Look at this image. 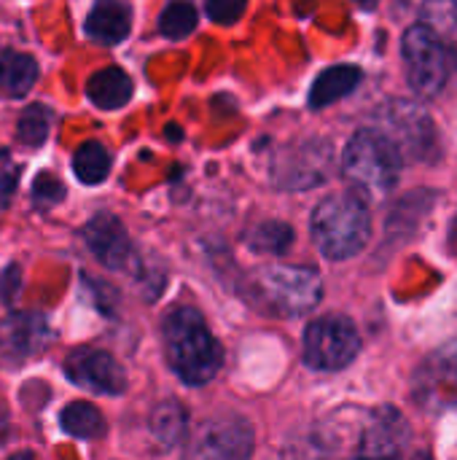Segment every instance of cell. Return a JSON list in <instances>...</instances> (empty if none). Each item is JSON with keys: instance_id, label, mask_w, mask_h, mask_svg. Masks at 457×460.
Listing matches in <instances>:
<instances>
[{"instance_id": "cell-1", "label": "cell", "mask_w": 457, "mask_h": 460, "mask_svg": "<svg viewBox=\"0 0 457 460\" xmlns=\"http://www.w3.org/2000/svg\"><path fill=\"white\" fill-rule=\"evenodd\" d=\"M162 334L167 361L183 383L205 385L218 375L224 364V350L194 307L170 310L164 315Z\"/></svg>"}, {"instance_id": "cell-2", "label": "cell", "mask_w": 457, "mask_h": 460, "mask_svg": "<svg viewBox=\"0 0 457 460\" xmlns=\"http://www.w3.org/2000/svg\"><path fill=\"white\" fill-rule=\"evenodd\" d=\"M245 296L264 313L296 318L318 307L323 283L310 267L269 264L245 278Z\"/></svg>"}, {"instance_id": "cell-3", "label": "cell", "mask_w": 457, "mask_h": 460, "mask_svg": "<svg viewBox=\"0 0 457 460\" xmlns=\"http://www.w3.org/2000/svg\"><path fill=\"white\" fill-rule=\"evenodd\" d=\"M312 240L326 259L345 261L361 253L372 237V213L358 194H331L312 210Z\"/></svg>"}, {"instance_id": "cell-4", "label": "cell", "mask_w": 457, "mask_h": 460, "mask_svg": "<svg viewBox=\"0 0 457 460\" xmlns=\"http://www.w3.org/2000/svg\"><path fill=\"white\" fill-rule=\"evenodd\" d=\"M401 156L393 143L377 129H358L342 156V172L358 197L380 199L393 191L401 175Z\"/></svg>"}, {"instance_id": "cell-5", "label": "cell", "mask_w": 457, "mask_h": 460, "mask_svg": "<svg viewBox=\"0 0 457 460\" xmlns=\"http://www.w3.org/2000/svg\"><path fill=\"white\" fill-rule=\"evenodd\" d=\"M380 135H385L401 159L434 162L439 156V135L428 111L412 100H388L377 111Z\"/></svg>"}, {"instance_id": "cell-6", "label": "cell", "mask_w": 457, "mask_h": 460, "mask_svg": "<svg viewBox=\"0 0 457 460\" xmlns=\"http://www.w3.org/2000/svg\"><path fill=\"white\" fill-rule=\"evenodd\" d=\"M401 54L407 62V78L415 94L436 97L453 73V54H450L447 40H442L426 24H412L401 38Z\"/></svg>"}, {"instance_id": "cell-7", "label": "cell", "mask_w": 457, "mask_h": 460, "mask_svg": "<svg viewBox=\"0 0 457 460\" xmlns=\"http://www.w3.org/2000/svg\"><path fill=\"white\" fill-rule=\"evenodd\" d=\"M253 453V426L237 412H218L197 426L183 460H248Z\"/></svg>"}, {"instance_id": "cell-8", "label": "cell", "mask_w": 457, "mask_h": 460, "mask_svg": "<svg viewBox=\"0 0 457 460\" xmlns=\"http://www.w3.org/2000/svg\"><path fill=\"white\" fill-rule=\"evenodd\" d=\"M361 350L358 329L345 315H326L304 329V364L318 372H339Z\"/></svg>"}, {"instance_id": "cell-9", "label": "cell", "mask_w": 457, "mask_h": 460, "mask_svg": "<svg viewBox=\"0 0 457 460\" xmlns=\"http://www.w3.org/2000/svg\"><path fill=\"white\" fill-rule=\"evenodd\" d=\"M331 170H334L331 143L321 140V137H310V140H299L294 146H286L275 156L272 178L280 189L302 191V189H312V186L326 183L331 178Z\"/></svg>"}, {"instance_id": "cell-10", "label": "cell", "mask_w": 457, "mask_h": 460, "mask_svg": "<svg viewBox=\"0 0 457 460\" xmlns=\"http://www.w3.org/2000/svg\"><path fill=\"white\" fill-rule=\"evenodd\" d=\"M412 399L434 415L457 407V340L420 361L412 377Z\"/></svg>"}, {"instance_id": "cell-11", "label": "cell", "mask_w": 457, "mask_h": 460, "mask_svg": "<svg viewBox=\"0 0 457 460\" xmlns=\"http://www.w3.org/2000/svg\"><path fill=\"white\" fill-rule=\"evenodd\" d=\"M412 442V426L396 407H380L364 418L356 460H399Z\"/></svg>"}, {"instance_id": "cell-12", "label": "cell", "mask_w": 457, "mask_h": 460, "mask_svg": "<svg viewBox=\"0 0 457 460\" xmlns=\"http://www.w3.org/2000/svg\"><path fill=\"white\" fill-rule=\"evenodd\" d=\"M65 375L73 385L86 388L92 394H102V396H119L127 388L124 369L116 364V358L94 348L73 350L65 361Z\"/></svg>"}, {"instance_id": "cell-13", "label": "cell", "mask_w": 457, "mask_h": 460, "mask_svg": "<svg viewBox=\"0 0 457 460\" xmlns=\"http://www.w3.org/2000/svg\"><path fill=\"white\" fill-rule=\"evenodd\" d=\"M83 243L86 248L110 270H129L132 264V240L124 229V224L110 216L100 213L83 226Z\"/></svg>"}, {"instance_id": "cell-14", "label": "cell", "mask_w": 457, "mask_h": 460, "mask_svg": "<svg viewBox=\"0 0 457 460\" xmlns=\"http://www.w3.org/2000/svg\"><path fill=\"white\" fill-rule=\"evenodd\" d=\"M48 342V321L38 313H19L11 315L0 326V350L3 356L22 361L40 353Z\"/></svg>"}, {"instance_id": "cell-15", "label": "cell", "mask_w": 457, "mask_h": 460, "mask_svg": "<svg viewBox=\"0 0 457 460\" xmlns=\"http://www.w3.org/2000/svg\"><path fill=\"white\" fill-rule=\"evenodd\" d=\"M132 11L124 3L102 0L86 16V35L100 43H121L129 35Z\"/></svg>"}, {"instance_id": "cell-16", "label": "cell", "mask_w": 457, "mask_h": 460, "mask_svg": "<svg viewBox=\"0 0 457 460\" xmlns=\"http://www.w3.org/2000/svg\"><path fill=\"white\" fill-rule=\"evenodd\" d=\"M132 78L121 67H105L86 84V97L102 111H119L132 100Z\"/></svg>"}, {"instance_id": "cell-17", "label": "cell", "mask_w": 457, "mask_h": 460, "mask_svg": "<svg viewBox=\"0 0 457 460\" xmlns=\"http://www.w3.org/2000/svg\"><path fill=\"white\" fill-rule=\"evenodd\" d=\"M361 75L364 73L356 65H334V67L323 70L310 89V108L318 111V108H326V105L347 97L361 84Z\"/></svg>"}, {"instance_id": "cell-18", "label": "cell", "mask_w": 457, "mask_h": 460, "mask_svg": "<svg viewBox=\"0 0 457 460\" xmlns=\"http://www.w3.org/2000/svg\"><path fill=\"white\" fill-rule=\"evenodd\" d=\"M38 78V62L22 51H5L0 57V92L8 97H24Z\"/></svg>"}, {"instance_id": "cell-19", "label": "cell", "mask_w": 457, "mask_h": 460, "mask_svg": "<svg viewBox=\"0 0 457 460\" xmlns=\"http://www.w3.org/2000/svg\"><path fill=\"white\" fill-rule=\"evenodd\" d=\"M186 426H189V415L178 402H162L151 412V434L164 450L180 445V439L186 437Z\"/></svg>"}, {"instance_id": "cell-20", "label": "cell", "mask_w": 457, "mask_h": 460, "mask_svg": "<svg viewBox=\"0 0 457 460\" xmlns=\"http://www.w3.org/2000/svg\"><path fill=\"white\" fill-rule=\"evenodd\" d=\"M59 426L65 434L75 437V439H100L105 434V418L97 407L86 404V402H73L62 410L59 415Z\"/></svg>"}, {"instance_id": "cell-21", "label": "cell", "mask_w": 457, "mask_h": 460, "mask_svg": "<svg viewBox=\"0 0 457 460\" xmlns=\"http://www.w3.org/2000/svg\"><path fill=\"white\" fill-rule=\"evenodd\" d=\"M73 172L78 175L81 183H89V186L102 183L108 178V172H110V154L105 151L102 143L89 140V143H83L75 151V156H73Z\"/></svg>"}, {"instance_id": "cell-22", "label": "cell", "mask_w": 457, "mask_h": 460, "mask_svg": "<svg viewBox=\"0 0 457 460\" xmlns=\"http://www.w3.org/2000/svg\"><path fill=\"white\" fill-rule=\"evenodd\" d=\"M245 243L256 253H286L294 243V229L283 221H261L245 234Z\"/></svg>"}, {"instance_id": "cell-23", "label": "cell", "mask_w": 457, "mask_h": 460, "mask_svg": "<svg viewBox=\"0 0 457 460\" xmlns=\"http://www.w3.org/2000/svg\"><path fill=\"white\" fill-rule=\"evenodd\" d=\"M48 127H51V111L40 102H32L24 108V113L19 116V140L24 146H40L48 137Z\"/></svg>"}, {"instance_id": "cell-24", "label": "cell", "mask_w": 457, "mask_h": 460, "mask_svg": "<svg viewBox=\"0 0 457 460\" xmlns=\"http://www.w3.org/2000/svg\"><path fill=\"white\" fill-rule=\"evenodd\" d=\"M197 27V8L189 3H170L159 16V30L167 38H186Z\"/></svg>"}, {"instance_id": "cell-25", "label": "cell", "mask_w": 457, "mask_h": 460, "mask_svg": "<svg viewBox=\"0 0 457 460\" xmlns=\"http://www.w3.org/2000/svg\"><path fill=\"white\" fill-rule=\"evenodd\" d=\"M420 24L431 27L444 40V32L457 30V5L455 3H434V5H426Z\"/></svg>"}, {"instance_id": "cell-26", "label": "cell", "mask_w": 457, "mask_h": 460, "mask_svg": "<svg viewBox=\"0 0 457 460\" xmlns=\"http://www.w3.org/2000/svg\"><path fill=\"white\" fill-rule=\"evenodd\" d=\"M32 199L40 205V208H51L57 202L65 199V186L57 175L51 172H40L32 183Z\"/></svg>"}, {"instance_id": "cell-27", "label": "cell", "mask_w": 457, "mask_h": 460, "mask_svg": "<svg viewBox=\"0 0 457 460\" xmlns=\"http://www.w3.org/2000/svg\"><path fill=\"white\" fill-rule=\"evenodd\" d=\"M245 5L237 0H210L207 3V16L218 24H234L242 16Z\"/></svg>"}, {"instance_id": "cell-28", "label": "cell", "mask_w": 457, "mask_h": 460, "mask_svg": "<svg viewBox=\"0 0 457 460\" xmlns=\"http://www.w3.org/2000/svg\"><path fill=\"white\" fill-rule=\"evenodd\" d=\"M19 288H22V272L16 264H8L0 275V296L5 305H13L16 296H19Z\"/></svg>"}, {"instance_id": "cell-29", "label": "cell", "mask_w": 457, "mask_h": 460, "mask_svg": "<svg viewBox=\"0 0 457 460\" xmlns=\"http://www.w3.org/2000/svg\"><path fill=\"white\" fill-rule=\"evenodd\" d=\"M13 172H5V178L0 175V205H5L11 199V191H13Z\"/></svg>"}, {"instance_id": "cell-30", "label": "cell", "mask_w": 457, "mask_h": 460, "mask_svg": "<svg viewBox=\"0 0 457 460\" xmlns=\"http://www.w3.org/2000/svg\"><path fill=\"white\" fill-rule=\"evenodd\" d=\"M447 245H450V253L457 256V216L453 218V226H450V237H447Z\"/></svg>"}, {"instance_id": "cell-31", "label": "cell", "mask_w": 457, "mask_h": 460, "mask_svg": "<svg viewBox=\"0 0 457 460\" xmlns=\"http://www.w3.org/2000/svg\"><path fill=\"white\" fill-rule=\"evenodd\" d=\"M8 460H35L30 453H16V456H11Z\"/></svg>"}, {"instance_id": "cell-32", "label": "cell", "mask_w": 457, "mask_h": 460, "mask_svg": "<svg viewBox=\"0 0 457 460\" xmlns=\"http://www.w3.org/2000/svg\"><path fill=\"white\" fill-rule=\"evenodd\" d=\"M415 460H431V456H428V453H420Z\"/></svg>"}]
</instances>
